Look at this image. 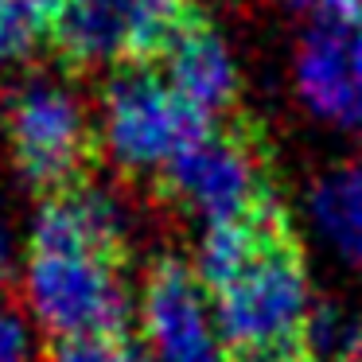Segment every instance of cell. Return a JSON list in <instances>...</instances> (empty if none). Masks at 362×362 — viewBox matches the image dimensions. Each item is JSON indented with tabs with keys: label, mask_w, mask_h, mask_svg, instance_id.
I'll return each instance as SVG.
<instances>
[{
	"label": "cell",
	"mask_w": 362,
	"mask_h": 362,
	"mask_svg": "<svg viewBox=\"0 0 362 362\" xmlns=\"http://www.w3.org/2000/svg\"><path fill=\"white\" fill-rule=\"evenodd\" d=\"M211 312L226 354H261L308 346L312 288H308L304 245H300L284 203L269 206L265 238L250 265L211 292Z\"/></svg>",
	"instance_id": "6da1fadb"
},
{
	"label": "cell",
	"mask_w": 362,
	"mask_h": 362,
	"mask_svg": "<svg viewBox=\"0 0 362 362\" xmlns=\"http://www.w3.org/2000/svg\"><path fill=\"white\" fill-rule=\"evenodd\" d=\"M211 133L195 113L148 66H125L102 94V148L125 172H164L187 144Z\"/></svg>",
	"instance_id": "7a4b0ae2"
},
{
	"label": "cell",
	"mask_w": 362,
	"mask_h": 362,
	"mask_svg": "<svg viewBox=\"0 0 362 362\" xmlns=\"http://www.w3.org/2000/svg\"><path fill=\"white\" fill-rule=\"evenodd\" d=\"M4 133L16 172L28 187L43 191V199L82 183L98 148L86 105L74 90L51 78H32L8 98Z\"/></svg>",
	"instance_id": "3957f363"
},
{
	"label": "cell",
	"mask_w": 362,
	"mask_h": 362,
	"mask_svg": "<svg viewBox=\"0 0 362 362\" xmlns=\"http://www.w3.org/2000/svg\"><path fill=\"white\" fill-rule=\"evenodd\" d=\"M187 0H63L51 16L59 59L86 66H148L191 20Z\"/></svg>",
	"instance_id": "277c9868"
},
{
	"label": "cell",
	"mask_w": 362,
	"mask_h": 362,
	"mask_svg": "<svg viewBox=\"0 0 362 362\" xmlns=\"http://www.w3.org/2000/svg\"><path fill=\"white\" fill-rule=\"evenodd\" d=\"M160 187L180 211L214 222H238L276 199L269 156L253 129L206 133L160 172Z\"/></svg>",
	"instance_id": "5b68a950"
},
{
	"label": "cell",
	"mask_w": 362,
	"mask_h": 362,
	"mask_svg": "<svg viewBox=\"0 0 362 362\" xmlns=\"http://www.w3.org/2000/svg\"><path fill=\"white\" fill-rule=\"evenodd\" d=\"M24 304L59 339L125 335L133 312L121 265L82 253H32L24 265Z\"/></svg>",
	"instance_id": "8992f818"
},
{
	"label": "cell",
	"mask_w": 362,
	"mask_h": 362,
	"mask_svg": "<svg viewBox=\"0 0 362 362\" xmlns=\"http://www.w3.org/2000/svg\"><path fill=\"white\" fill-rule=\"evenodd\" d=\"M141 335L156 362H230L195 265L172 253L152 261L144 276Z\"/></svg>",
	"instance_id": "52a82bcc"
},
{
	"label": "cell",
	"mask_w": 362,
	"mask_h": 362,
	"mask_svg": "<svg viewBox=\"0 0 362 362\" xmlns=\"http://www.w3.org/2000/svg\"><path fill=\"white\" fill-rule=\"evenodd\" d=\"M129 211L110 187L82 180L47 195L32 218V253H82L121 265L129 250Z\"/></svg>",
	"instance_id": "ba28073f"
},
{
	"label": "cell",
	"mask_w": 362,
	"mask_h": 362,
	"mask_svg": "<svg viewBox=\"0 0 362 362\" xmlns=\"http://www.w3.org/2000/svg\"><path fill=\"white\" fill-rule=\"evenodd\" d=\"M296 94L320 121L362 129V24H312L296 47Z\"/></svg>",
	"instance_id": "9c48e42d"
},
{
	"label": "cell",
	"mask_w": 362,
	"mask_h": 362,
	"mask_svg": "<svg viewBox=\"0 0 362 362\" xmlns=\"http://www.w3.org/2000/svg\"><path fill=\"white\" fill-rule=\"evenodd\" d=\"M164 71L168 86L183 98L195 113H203L206 121L214 113L234 110L238 90H242V74H238V59L230 51V43L222 40V32L203 16L191 12V20L175 32V40L164 51Z\"/></svg>",
	"instance_id": "30bf717a"
},
{
	"label": "cell",
	"mask_w": 362,
	"mask_h": 362,
	"mask_svg": "<svg viewBox=\"0 0 362 362\" xmlns=\"http://www.w3.org/2000/svg\"><path fill=\"white\" fill-rule=\"evenodd\" d=\"M308 211L339 257L362 269V160L327 168L308 191Z\"/></svg>",
	"instance_id": "8fae6325"
},
{
	"label": "cell",
	"mask_w": 362,
	"mask_h": 362,
	"mask_svg": "<svg viewBox=\"0 0 362 362\" xmlns=\"http://www.w3.org/2000/svg\"><path fill=\"white\" fill-rule=\"evenodd\" d=\"M51 362H141L125 346V335H94V339H59Z\"/></svg>",
	"instance_id": "7c38bea8"
},
{
	"label": "cell",
	"mask_w": 362,
	"mask_h": 362,
	"mask_svg": "<svg viewBox=\"0 0 362 362\" xmlns=\"http://www.w3.org/2000/svg\"><path fill=\"white\" fill-rule=\"evenodd\" d=\"M32 358H35L32 323L16 304L0 300V362H32Z\"/></svg>",
	"instance_id": "4fadbf2b"
},
{
	"label": "cell",
	"mask_w": 362,
	"mask_h": 362,
	"mask_svg": "<svg viewBox=\"0 0 362 362\" xmlns=\"http://www.w3.org/2000/svg\"><path fill=\"white\" fill-rule=\"evenodd\" d=\"M312 24H362V0H288Z\"/></svg>",
	"instance_id": "5bb4252c"
},
{
	"label": "cell",
	"mask_w": 362,
	"mask_h": 362,
	"mask_svg": "<svg viewBox=\"0 0 362 362\" xmlns=\"http://www.w3.org/2000/svg\"><path fill=\"white\" fill-rule=\"evenodd\" d=\"M20 273V238L8 218H0V288Z\"/></svg>",
	"instance_id": "9a60e30c"
},
{
	"label": "cell",
	"mask_w": 362,
	"mask_h": 362,
	"mask_svg": "<svg viewBox=\"0 0 362 362\" xmlns=\"http://www.w3.org/2000/svg\"><path fill=\"white\" fill-rule=\"evenodd\" d=\"M12 4H20V8L35 12V16L51 20V16H55V8H59V4H63V0H12Z\"/></svg>",
	"instance_id": "2e32d148"
},
{
	"label": "cell",
	"mask_w": 362,
	"mask_h": 362,
	"mask_svg": "<svg viewBox=\"0 0 362 362\" xmlns=\"http://www.w3.org/2000/svg\"><path fill=\"white\" fill-rule=\"evenodd\" d=\"M335 362H362V327H358V335L351 339V346H346V351L339 354Z\"/></svg>",
	"instance_id": "e0dca14e"
},
{
	"label": "cell",
	"mask_w": 362,
	"mask_h": 362,
	"mask_svg": "<svg viewBox=\"0 0 362 362\" xmlns=\"http://www.w3.org/2000/svg\"><path fill=\"white\" fill-rule=\"evenodd\" d=\"M4 8H8V0H0V16H4Z\"/></svg>",
	"instance_id": "ac0fdd59"
},
{
	"label": "cell",
	"mask_w": 362,
	"mask_h": 362,
	"mask_svg": "<svg viewBox=\"0 0 362 362\" xmlns=\"http://www.w3.org/2000/svg\"><path fill=\"white\" fill-rule=\"evenodd\" d=\"M141 362H156V358H141Z\"/></svg>",
	"instance_id": "d6986e66"
}]
</instances>
